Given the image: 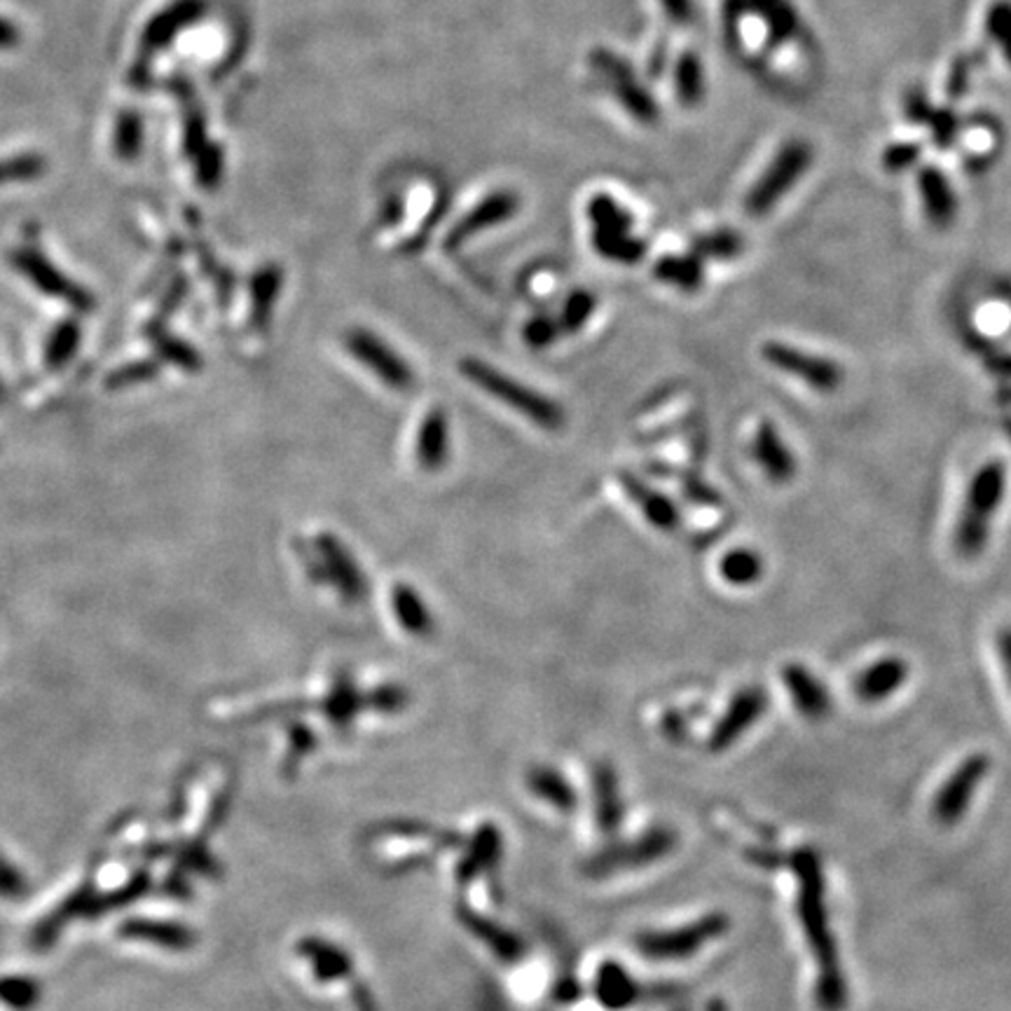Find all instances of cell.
Instances as JSON below:
<instances>
[{
	"mask_svg": "<svg viewBox=\"0 0 1011 1011\" xmlns=\"http://www.w3.org/2000/svg\"><path fill=\"white\" fill-rule=\"evenodd\" d=\"M790 866L796 879V920L817 970V1009L843 1011L848 1007V979L841 964L836 932L831 928L822 860L813 848H801L792 855Z\"/></svg>",
	"mask_w": 1011,
	"mask_h": 1011,
	"instance_id": "6da1fadb",
	"label": "cell"
},
{
	"mask_svg": "<svg viewBox=\"0 0 1011 1011\" xmlns=\"http://www.w3.org/2000/svg\"><path fill=\"white\" fill-rule=\"evenodd\" d=\"M1007 483L1009 474L1002 459H991L974 470L953 529V551L962 559H977L988 548L993 523L1007 497Z\"/></svg>",
	"mask_w": 1011,
	"mask_h": 1011,
	"instance_id": "7a4b0ae2",
	"label": "cell"
},
{
	"mask_svg": "<svg viewBox=\"0 0 1011 1011\" xmlns=\"http://www.w3.org/2000/svg\"><path fill=\"white\" fill-rule=\"evenodd\" d=\"M459 368H462L464 377L474 381L478 389H483L492 398L506 403L508 408H513L515 413H521L523 417H527L536 426H544V429L555 432V429H559L562 424H565V413H562V408L557 406L555 400H551V398H546L542 394H536L534 389L521 385V381L511 379L508 375L499 373L497 368H492V366L478 361V358H466V361H462Z\"/></svg>",
	"mask_w": 1011,
	"mask_h": 1011,
	"instance_id": "3957f363",
	"label": "cell"
},
{
	"mask_svg": "<svg viewBox=\"0 0 1011 1011\" xmlns=\"http://www.w3.org/2000/svg\"><path fill=\"white\" fill-rule=\"evenodd\" d=\"M728 928L731 920L726 913H705L698 920H691V923L677 928L642 932L635 939V946L646 960L686 962L705 951L710 943L722 939Z\"/></svg>",
	"mask_w": 1011,
	"mask_h": 1011,
	"instance_id": "277c9868",
	"label": "cell"
},
{
	"mask_svg": "<svg viewBox=\"0 0 1011 1011\" xmlns=\"http://www.w3.org/2000/svg\"><path fill=\"white\" fill-rule=\"evenodd\" d=\"M811 165H813L811 146L796 139L786 141L773 157L769 169L759 176V181L747 192L745 211L754 218L773 211L777 201L801 181V176L811 169Z\"/></svg>",
	"mask_w": 1011,
	"mask_h": 1011,
	"instance_id": "5b68a950",
	"label": "cell"
},
{
	"mask_svg": "<svg viewBox=\"0 0 1011 1011\" xmlns=\"http://www.w3.org/2000/svg\"><path fill=\"white\" fill-rule=\"evenodd\" d=\"M988 773H991V759H988V754L977 752L964 756L932 796V822L941 829L958 826L964 815L970 813L972 801L977 799Z\"/></svg>",
	"mask_w": 1011,
	"mask_h": 1011,
	"instance_id": "8992f818",
	"label": "cell"
},
{
	"mask_svg": "<svg viewBox=\"0 0 1011 1011\" xmlns=\"http://www.w3.org/2000/svg\"><path fill=\"white\" fill-rule=\"evenodd\" d=\"M761 358L782 375H790L817 394H834L845 379L843 368L829 356H820L790 343L769 340L761 347Z\"/></svg>",
	"mask_w": 1011,
	"mask_h": 1011,
	"instance_id": "52a82bcc",
	"label": "cell"
},
{
	"mask_svg": "<svg viewBox=\"0 0 1011 1011\" xmlns=\"http://www.w3.org/2000/svg\"><path fill=\"white\" fill-rule=\"evenodd\" d=\"M771 705L769 693L763 691L759 684H750L737 688L733 693V698L728 701L726 710L722 716L716 718V724L710 731L707 737V752L712 754H724L733 745H737L763 716H766Z\"/></svg>",
	"mask_w": 1011,
	"mask_h": 1011,
	"instance_id": "ba28073f",
	"label": "cell"
},
{
	"mask_svg": "<svg viewBox=\"0 0 1011 1011\" xmlns=\"http://www.w3.org/2000/svg\"><path fill=\"white\" fill-rule=\"evenodd\" d=\"M674 848H677V834L667 826H654L631 843L606 850L602 858L595 860V873L631 871L658 864L672 855Z\"/></svg>",
	"mask_w": 1011,
	"mask_h": 1011,
	"instance_id": "9c48e42d",
	"label": "cell"
},
{
	"mask_svg": "<svg viewBox=\"0 0 1011 1011\" xmlns=\"http://www.w3.org/2000/svg\"><path fill=\"white\" fill-rule=\"evenodd\" d=\"M347 349L356 361H361L368 370H373L387 387L406 391L415 385V373L403 358L389 349L377 335L368 330H351L347 333Z\"/></svg>",
	"mask_w": 1011,
	"mask_h": 1011,
	"instance_id": "30bf717a",
	"label": "cell"
},
{
	"mask_svg": "<svg viewBox=\"0 0 1011 1011\" xmlns=\"http://www.w3.org/2000/svg\"><path fill=\"white\" fill-rule=\"evenodd\" d=\"M317 555L321 562H311L307 557L311 576L330 581L347 602H361L366 595V578L345 546L335 536L321 534L317 536Z\"/></svg>",
	"mask_w": 1011,
	"mask_h": 1011,
	"instance_id": "8fae6325",
	"label": "cell"
},
{
	"mask_svg": "<svg viewBox=\"0 0 1011 1011\" xmlns=\"http://www.w3.org/2000/svg\"><path fill=\"white\" fill-rule=\"evenodd\" d=\"M782 684L790 693V698L805 722H824V718L834 710V701L826 684L817 674L801 663H786L780 672Z\"/></svg>",
	"mask_w": 1011,
	"mask_h": 1011,
	"instance_id": "7c38bea8",
	"label": "cell"
},
{
	"mask_svg": "<svg viewBox=\"0 0 1011 1011\" xmlns=\"http://www.w3.org/2000/svg\"><path fill=\"white\" fill-rule=\"evenodd\" d=\"M750 453L761 474L773 485L792 483L799 474V462L792 453V447L784 443L780 429L771 419H763L759 424Z\"/></svg>",
	"mask_w": 1011,
	"mask_h": 1011,
	"instance_id": "4fadbf2b",
	"label": "cell"
},
{
	"mask_svg": "<svg viewBox=\"0 0 1011 1011\" xmlns=\"http://www.w3.org/2000/svg\"><path fill=\"white\" fill-rule=\"evenodd\" d=\"M909 663L899 656H885L864 667L855 684H852V693L855 698L864 705H879L890 701L896 691H902L904 684L909 682Z\"/></svg>",
	"mask_w": 1011,
	"mask_h": 1011,
	"instance_id": "5bb4252c",
	"label": "cell"
},
{
	"mask_svg": "<svg viewBox=\"0 0 1011 1011\" xmlns=\"http://www.w3.org/2000/svg\"><path fill=\"white\" fill-rule=\"evenodd\" d=\"M621 485L627 497L642 511L646 523L658 532H677L682 525V513L667 494L646 485L633 474H621Z\"/></svg>",
	"mask_w": 1011,
	"mask_h": 1011,
	"instance_id": "9a60e30c",
	"label": "cell"
},
{
	"mask_svg": "<svg viewBox=\"0 0 1011 1011\" xmlns=\"http://www.w3.org/2000/svg\"><path fill=\"white\" fill-rule=\"evenodd\" d=\"M918 190L923 199L925 216L932 222V228L946 230L953 225L958 216V197L951 188V181L939 167L928 165L918 171Z\"/></svg>",
	"mask_w": 1011,
	"mask_h": 1011,
	"instance_id": "2e32d148",
	"label": "cell"
},
{
	"mask_svg": "<svg viewBox=\"0 0 1011 1011\" xmlns=\"http://www.w3.org/2000/svg\"><path fill=\"white\" fill-rule=\"evenodd\" d=\"M745 10L763 21L771 48H782L801 31V19L792 0H745Z\"/></svg>",
	"mask_w": 1011,
	"mask_h": 1011,
	"instance_id": "e0dca14e",
	"label": "cell"
},
{
	"mask_svg": "<svg viewBox=\"0 0 1011 1011\" xmlns=\"http://www.w3.org/2000/svg\"><path fill=\"white\" fill-rule=\"evenodd\" d=\"M595 995L597 1000L612 1011H621L633 1007L640 998V985L633 981V977L627 974L621 964L616 962H604L599 972H597V983H595Z\"/></svg>",
	"mask_w": 1011,
	"mask_h": 1011,
	"instance_id": "ac0fdd59",
	"label": "cell"
},
{
	"mask_svg": "<svg viewBox=\"0 0 1011 1011\" xmlns=\"http://www.w3.org/2000/svg\"><path fill=\"white\" fill-rule=\"evenodd\" d=\"M654 277L684 294H698L705 284V262L691 251L684 256H663L654 265Z\"/></svg>",
	"mask_w": 1011,
	"mask_h": 1011,
	"instance_id": "d6986e66",
	"label": "cell"
},
{
	"mask_svg": "<svg viewBox=\"0 0 1011 1011\" xmlns=\"http://www.w3.org/2000/svg\"><path fill=\"white\" fill-rule=\"evenodd\" d=\"M447 459V417L440 408L426 413L417 436V462L424 470H438Z\"/></svg>",
	"mask_w": 1011,
	"mask_h": 1011,
	"instance_id": "ffe728a7",
	"label": "cell"
},
{
	"mask_svg": "<svg viewBox=\"0 0 1011 1011\" xmlns=\"http://www.w3.org/2000/svg\"><path fill=\"white\" fill-rule=\"evenodd\" d=\"M763 572H766V565L754 548H733L718 562V574L733 588L756 586Z\"/></svg>",
	"mask_w": 1011,
	"mask_h": 1011,
	"instance_id": "44dd1931",
	"label": "cell"
},
{
	"mask_svg": "<svg viewBox=\"0 0 1011 1011\" xmlns=\"http://www.w3.org/2000/svg\"><path fill=\"white\" fill-rule=\"evenodd\" d=\"M674 92L682 106L693 108L705 97V71L703 61L695 52H684L674 66Z\"/></svg>",
	"mask_w": 1011,
	"mask_h": 1011,
	"instance_id": "7402d4cb",
	"label": "cell"
},
{
	"mask_svg": "<svg viewBox=\"0 0 1011 1011\" xmlns=\"http://www.w3.org/2000/svg\"><path fill=\"white\" fill-rule=\"evenodd\" d=\"M391 609L396 612L398 616V623L406 627L408 633H415V635H429L432 633V616L429 612H426V606L422 602V597L417 595V591L408 588V586H396L391 591Z\"/></svg>",
	"mask_w": 1011,
	"mask_h": 1011,
	"instance_id": "603a6c76",
	"label": "cell"
},
{
	"mask_svg": "<svg viewBox=\"0 0 1011 1011\" xmlns=\"http://www.w3.org/2000/svg\"><path fill=\"white\" fill-rule=\"evenodd\" d=\"M595 794H597V811H599V824L604 831H614L621 826L623 817V805H621V794H618V780L616 773L602 763L595 771Z\"/></svg>",
	"mask_w": 1011,
	"mask_h": 1011,
	"instance_id": "cb8c5ba5",
	"label": "cell"
},
{
	"mask_svg": "<svg viewBox=\"0 0 1011 1011\" xmlns=\"http://www.w3.org/2000/svg\"><path fill=\"white\" fill-rule=\"evenodd\" d=\"M745 251V239L735 230H714L691 241V254L705 260H733Z\"/></svg>",
	"mask_w": 1011,
	"mask_h": 1011,
	"instance_id": "d4e9b609",
	"label": "cell"
},
{
	"mask_svg": "<svg viewBox=\"0 0 1011 1011\" xmlns=\"http://www.w3.org/2000/svg\"><path fill=\"white\" fill-rule=\"evenodd\" d=\"M983 27L985 36L998 44L1004 61L1011 66V0H995V3H991V8L985 10Z\"/></svg>",
	"mask_w": 1011,
	"mask_h": 1011,
	"instance_id": "484cf974",
	"label": "cell"
},
{
	"mask_svg": "<svg viewBox=\"0 0 1011 1011\" xmlns=\"http://www.w3.org/2000/svg\"><path fill=\"white\" fill-rule=\"evenodd\" d=\"M985 61V52L983 50H977V52H964V54H958L951 63V71H949V80H946V95L951 101H958L964 97V92H968V87H970V76L972 71H977L979 66H983Z\"/></svg>",
	"mask_w": 1011,
	"mask_h": 1011,
	"instance_id": "4316f807",
	"label": "cell"
},
{
	"mask_svg": "<svg viewBox=\"0 0 1011 1011\" xmlns=\"http://www.w3.org/2000/svg\"><path fill=\"white\" fill-rule=\"evenodd\" d=\"M532 790L542 794L544 799H548L551 803H555L557 807H565V811H569V807L574 805V794L569 790V784L548 769L532 773Z\"/></svg>",
	"mask_w": 1011,
	"mask_h": 1011,
	"instance_id": "83f0119b",
	"label": "cell"
},
{
	"mask_svg": "<svg viewBox=\"0 0 1011 1011\" xmlns=\"http://www.w3.org/2000/svg\"><path fill=\"white\" fill-rule=\"evenodd\" d=\"M925 125L932 129L934 146H939L941 150H949L958 139L962 122L958 112L951 108H932Z\"/></svg>",
	"mask_w": 1011,
	"mask_h": 1011,
	"instance_id": "f1b7e54d",
	"label": "cell"
},
{
	"mask_svg": "<svg viewBox=\"0 0 1011 1011\" xmlns=\"http://www.w3.org/2000/svg\"><path fill=\"white\" fill-rule=\"evenodd\" d=\"M593 311H595V298L591 294H586V290H576V294H572L567 298L565 309H562L559 328H565L567 333H576L588 324Z\"/></svg>",
	"mask_w": 1011,
	"mask_h": 1011,
	"instance_id": "f546056e",
	"label": "cell"
},
{
	"mask_svg": "<svg viewBox=\"0 0 1011 1011\" xmlns=\"http://www.w3.org/2000/svg\"><path fill=\"white\" fill-rule=\"evenodd\" d=\"M920 155H923V146L920 143H913V141L890 143L881 157V165L888 174H902L918 165Z\"/></svg>",
	"mask_w": 1011,
	"mask_h": 1011,
	"instance_id": "4dcf8cb0",
	"label": "cell"
},
{
	"mask_svg": "<svg viewBox=\"0 0 1011 1011\" xmlns=\"http://www.w3.org/2000/svg\"><path fill=\"white\" fill-rule=\"evenodd\" d=\"M684 494L691 502L701 504V506H718V504H722V494H718L712 485H707L703 478L693 476V474L684 478Z\"/></svg>",
	"mask_w": 1011,
	"mask_h": 1011,
	"instance_id": "1f68e13d",
	"label": "cell"
},
{
	"mask_svg": "<svg viewBox=\"0 0 1011 1011\" xmlns=\"http://www.w3.org/2000/svg\"><path fill=\"white\" fill-rule=\"evenodd\" d=\"M932 108L934 106L930 103V99L923 92H920V89H911V92L904 97V116L913 125H925Z\"/></svg>",
	"mask_w": 1011,
	"mask_h": 1011,
	"instance_id": "d6a6232c",
	"label": "cell"
},
{
	"mask_svg": "<svg viewBox=\"0 0 1011 1011\" xmlns=\"http://www.w3.org/2000/svg\"><path fill=\"white\" fill-rule=\"evenodd\" d=\"M557 337V326L551 319H536L527 326V343L534 347H548Z\"/></svg>",
	"mask_w": 1011,
	"mask_h": 1011,
	"instance_id": "836d02e7",
	"label": "cell"
},
{
	"mask_svg": "<svg viewBox=\"0 0 1011 1011\" xmlns=\"http://www.w3.org/2000/svg\"><path fill=\"white\" fill-rule=\"evenodd\" d=\"M661 3L674 27H686L693 21V0H661Z\"/></svg>",
	"mask_w": 1011,
	"mask_h": 1011,
	"instance_id": "e575fe53",
	"label": "cell"
},
{
	"mask_svg": "<svg viewBox=\"0 0 1011 1011\" xmlns=\"http://www.w3.org/2000/svg\"><path fill=\"white\" fill-rule=\"evenodd\" d=\"M998 651H1000V663L1004 670V677L1011 688V627H1004V631L998 635Z\"/></svg>",
	"mask_w": 1011,
	"mask_h": 1011,
	"instance_id": "d590c367",
	"label": "cell"
},
{
	"mask_svg": "<svg viewBox=\"0 0 1011 1011\" xmlns=\"http://www.w3.org/2000/svg\"><path fill=\"white\" fill-rule=\"evenodd\" d=\"M663 728L672 740H682V735L686 733L684 716L680 712H667L663 718Z\"/></svg>",
	"mask_w": 1011,
	"mask_h": 1011,
	"instance_id": "8d00e7d4",
	"label": "cell"
},
{
	"mask_svg": "<svg viewBox=\"0 0 1011 1011\" xmlns=\"http://www.w3.org/2000/svg\"><path fill=\"white\" fill-rule=\"evenodd\" d=\"M707 1011H726V1007H724L722 1002H718V1000H714V1002L707 1004Z\"/></svg>",
	"mask_w": 1011,
	"mask_h": 1011,
	"instance_id": "74e56055",
	"label": "cell"
},
{
	"mask_svg": "<svg viewBox=\"0 0 1011 1011\" xmlns=\"http://www.w3.org/2000/svg\"><path fill=\"white\" fill-rule=\"evenodd\" d=\"M1004 429H1007V436L1011 438V419H1007V422H1004Z\"/></svg>",
	"mask_w": 1011,
	"mask_h": 1011,
	"instance_id": "f35d334b",
	"label": "cell"
}]
</instances>
